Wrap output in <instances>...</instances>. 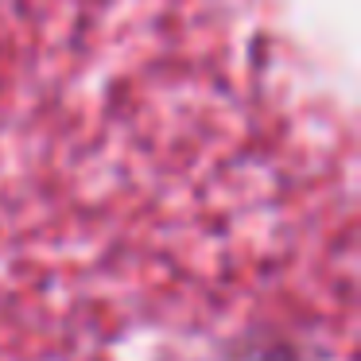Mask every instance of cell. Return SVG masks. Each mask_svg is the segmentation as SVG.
Listing matches in <instances>:
<instances>
[{"mask_svg": "<svg viewBox=\"0 0 361 361\" xmlns=\"http://www.w3.org/2000/svg\"><path fill=\"white\" fill-rule=\"evenodd\" d=\"M245 361H303V357H299V353H291V350H280V345H272V350L249 353Z\"/></svg>", "mask_w": 361, "mask_h": 361, "instance_id": "cell-1", "label": "cell"}]
</instances>
